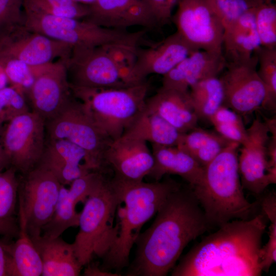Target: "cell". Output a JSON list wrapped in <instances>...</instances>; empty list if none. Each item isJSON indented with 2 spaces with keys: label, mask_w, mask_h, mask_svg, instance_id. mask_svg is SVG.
Masks as SVG:
<instances>
[{
  "label": "cell",
  "mask_w": 276,
  "mask_h": 276,
  "mask_svg": "<svg viewBox=\"0 0 276 276\" xmlns=\"http://www.w3.org/2000/svg\"><path fill=\"white\" fill-rule=\"evenodd\" d=\"M246 130L247 138L238 156L239 173L242 187L260 194L270 184L267 175L269 129L266 121L257 118Z\"/></svg>",
  "instance_id": "16"
},
{
  "label": "cell",
  "mask_w": 276,
  "mask_h": 276,
  "mask_svg": "<svg viewBox=\"0 0 276 276\" xmlns=\"http://www.w3.org/2000/svg\"><path fill=\"white\" fill-rule=\"evenodd\" d=\"M150 86L145 80L123 87L71 88L97 125L113 141L121 137L144 110Z\"/></svg>",
  "instance_id": "6"
},
{
  "label": "cell",
  "mask_w": 276,
  "mask_h": 276,
  "mask_svg": "<svg viewBox=\"0 0 276 276\" xmlns=\"http://www.w3.org/2000/svg\"><path fill=\"white\" fill-rule=\"evenodd\" d=\"M230 141L218 133L196 127L182 133L176 147L204 167L212 160Z\"/></svg>",
  "instance_id": "28"
},
{
  "label": "cell",
  "mask_w": 276,
  "mask_h": 276,
  "mask_svg": "<svg viewBox=\"0 0 276 276\" xmlns=\"http://www.w3.org/2000/svg\"><path fill=\"white\" fill-rule=\"evenodd\" d=\"M172 21L196 49L222 53L224 28L206 0H180Z\"/></svg>",
  "instance_id": "12"
},
{
  "label": "cell",
  "mask_w": 276,
  "mask_h": 276,
  "mask_svg": "<svg viewBox=\"0 0 276 276\" xmlns=\"http://www.w3.org/2000/svg\"><path fill=\"white\" fill-rule=\"evenodd\" d=\"M76 205L67 188L61 185L54 213L43 227L41 236L53 239L60 237L70 227L78 226L80 213L76 211Z\"/></svg>",
  "instance_id": "31"
},
{
  "label": "cell",
  "mask_w": 276,
  "mask_h": 276,
  "mask_svg": "<svg viewBox=\"0 0 276 276\" xmlns=\"http://www.w3.org/2000/svg\"><path fill=\"white\" fill-rule=\"evenodd\" d=\"M240 144L231 142L203 167L202 178L191 187L210 225L248 219L254 204L245 198L238 169Z\"/></svg>",
  "instance_id": "4"
},
{
  "label": "cell",
  "mask_w": 276,
  "mask_h": 276,
  "mask_svg": "<svg viewBox=\"0 0 276 276\" xmlns=\"http://www.w3.org/2000/svg\"><path fill=\"white\" fill-rule=\"evenodd\" d=\"M25 0H0V39L24 25Z\"/></svg>",
  "instance_id": "39"
},
{
  "label": "cell",
  "mask_w": 276,
  "mask_h": 276,
  "mask_svg": "<svg viewBox=\"0 0 276 276\" xmlns=\"http://www.w3.org/2000/svg\"><path fill=\"white\" fill-rule=\"evenodd\" d=\"M45 130L47 139L66 140L83 149L85 165L90 171L106 173L104 156L113 140L74 96L57 114L45 121Z\"/></svg>",
  "instance_id": "9"
},
{
  "label": "cell",
  "mask_w": 276,
  "mask_h": 276,
  "mask_svg": "<svg viewBox=\"0 0 276 276\" xmlns=\"http://www.w3.org/2000/svg\"><path fill=\"white\" fill-rule=\"evenodd\" d=\"M267 242L259 251L260 262L263 271H268L276 261V222H271Z\"/></svg>",
  "instance_id": "42"
},
{
  "label": "cell",
  "mask_w": 276,
  "mask_h": 276,
  "mask_svg": "<svg viewBox=\"0 0 276 276\" xmlns=\"http://www.w3.org/2000/svg\"><path fill=\"white\" fill-rule=\"evenodd\" d=\"M89 8V14L83 19L105 28L158 27L146 0H96Z\"/></svg>",
  "instance_id": "19"
},
{
  "label": "cell",
  "mask_w": 276,
  "mask_h": 276,
  "mask_svg": "<svg viewBox=\"0 0 276 276\" xmlns=\"http://www.w3.org/2000/svg\"><path fill=\"white\" fill-rule=\"evenodd\" d=\"M257 6L248 10L224 29L222 50H224L223 55L226 63L246 62L257 57L261 47L255 23Z\"/></svg>",
  "instance_id": "23"
},
{
  "label": "cell",
  "mask_w": 276,
  "mask_h": 276,
  "mask_svg": "<svg viewBox=\"0 0 276 276\" xmlns=\"http://www.w3.org/2000/svg\"><path fill=\"white\" fill-rule=\"evenodd\" d=\"M10 166L8 159L0 143V172L4 170Z\"/></svg>",
  "instance_id": "46"
},
{
  "label": "cell",
  "mask_w": 276,
  "mask_h": 276,
  "mask_svg": "<svg viewBox=\"0 0 276 276\" xmlns=\"http://www.w3.org/2000/svg\"><path fill=\"white\" fill-rule=\"evenodd\" d=\"M121 202L111 178L104 174L79 215V229L73 245L82 266L91 262L95 256L102 258L108 251L115 238L113 220Z\"/></svg>",
  "instance_id": "7"
},
{
  "label": "cell",
  "mask_w": 276,
  "mask_h": 276,
  "mask_svg": "<svg viewBox=\"0 0 276 276\" xmlns=\"http://www.w3.org/2000/svg\"><path fill=\"white\" fill-rule=\"evenodd\" d=\"M16 170L10 166L0 172V235L18 236L19 225L16 218L19 179Z\"/></svg>",
  "instance_id": "29"
},
{
  "label": "cell",
  "mask_w": 276,
  "mask_h": 276,
  "mask_svg": "<svg viewBox=\"0 0 276 276\" xmlns=\"http://www.w3.org/2000/svg\"><path fill=\"white\" fill-rule=\"evenodd\" d=\"M72 50L68 44L33 31L24 24L0 39V55L20 60L32 67L55 59L67 60Z\"/></svg>",
  "instance_id": "15"
},
{
  "label": "cell",
  "mask_w": 276,
  "mask_h": 276,
  "mask_svg": "<svg viewBox=\"0 0 276 276\" xmlns=\"http://www.w3.org/2000/svg\"><path fill=\"white\" fill-rule=\"evenodd\" d=\"M138 43L119 42L73 48L66 63L70 85L101 88L135 84L131 72Z\"/></svg>",
  "instance_id": "5"
},
{
  "label": "cell",
  "mask_w": 276,
  "mask_h": 276,
  "mask_svg": "<svg viewBox=\"0 0 276 276\" xmlns=\"http://www.w3.org/2000/svg\"><path fill=\"white\" fill-rule=\"evenodd\" d=\"M273 1V0H272Z\"/></svg>",
  "instance_id": "49"
},
{
  "label": "cell",
  "mask_w": 276,
  "mask_h": 276,
  "mask_svg": "<svg viewBox=\"0 0 276 276\" xmlns=\"http://www.w3.org/2000/svg\"><path fill=\"white\" fill-rule=\"evenodd\" d=\"M42 262V276H78L82 266L73 243L60 237L50 239L42 236L32 240Z\"/></svg>",
  "instance_id": "25"
},
{
  "label": "cell",
  "mask_w": 276,
  "mask_h": 276,
  "mask_svg": "<svg viewBox=\"0 0 276 276\" xmlns=\"http://www.w3.org/2000/svg\"><path fill=\"white\" fill-rule=\"evenodd\" d=\"M0 65L10 86L25 96L34 80L31 66L20 60L2 55H0Z\"/></svg>",
  "instance_id": "37"
},
{
  "label": "cell",
  "mask_w": 276,
  "mask_h": 276,
  "mask_svg": "<svg viewBox=\"0 0 276 276\" xmlns=\"http://www.w3.org/2000/svg\"><path fill=\"white\" fill-rule=\"evenodd\" d=\"M258 56L250 61L226 63L219 78L223 92V105L241 116L249 115L262 107L266 97L265 86L259 76Z\"/></svg>",
  "instance_id": "14"
},
{
  "label": "cell",
  "mask_w": 276,
  "mask_h": 276,
  "mask_svg": "<svg viewBox=\"0 0 276 276\" xmlns=\"http://www.w3.org/2000/svg\"><path fill=\"white\" fill-rule=\"evenodd\" d=\"M8 83V81L6 74L2 67L0 65V89L6 87Z\"/></svg>",
  "instance_id": "47"
},
{
  "label": "cell",
  "mask_w": 276,
  "mask_h": 276,
  "mask_svg": "<svg viewBox=\"0 0 276 276\" xmlns=\"http://www.w3.org/2000/svg\"><path fill=\"white\" fill-rule=\"evenodd\" d=\"M84 269V275L89 276H117L120 275L117 273H112L103 270L97 263H92L91 262L87 264Z\"/></svg>",
  "instance_id": "45"
},
{
  "label": "cell",
  "mask_w": 276,
  "mask_h": 276,
  "mask_svg": "<svg viewBox=\"0 0 276 276\" xmlns=\"http://www.w3.org/2000/svg\"><path fill=\"white\" fill-rule=\"evenodd\" d=\"M182 133L155 113L145 108L123 135L166 146H176Z\"/></svg>",
  "instance_id": "27"
},
{
  "label": "cell",
  "mask_w": 276,
  "mask_h": 276,
  "mask_svg": "<svg viewBox=\"0 0 276 276\" xmlns=\"http://www.w3.org/2000/svg\"><path fill=\"white\" fill-rule=\"evenodd\" d=\"M180 0H146L159 27L172 21L173 12Z\"/></svg>",
  "instance_id": "41"
},
{
  "label": "cell",
  "mask_w": 276,
  "mask_h": 276,
  "mask_svg": "<svg viewBox=\"0 0 276 276\" xmlns=\"http://www.w3.org/2000/svg\"><path fill=\"white\" fill-rule=\"evenodd\" d=\"M217 133L225 139L242 145L247 140V130L241 116L222 105L210 118Z\"/></svg>",
  "instance_id": "33"
},
{
  "label": "cell",
  "mask_w": 276,
  "mask_h": 276,
  "mask_svg": "<svg viewBox=\"0 0 276 276\" xmlns=\"http://www.w3.org/2000/svg\"><path fill=\"white\" fill-rule=\"evenodd\" d=\"M68 60V59H67ZM65 59L32 67L34 82L25 95L32 111L47 121L57 114L74 97Z\"/></svg>",
  "instance_id": "13"
},
{
  "label": "cell",
  "mask_w": 276,
  "mask_h": 276,
  "mask_svg": "<svg viewBox=\"0 0 276 276\" xmlns=\"http://www.w3.org/2000/svg\"><path fill=\"white\" fill-rule=\"evenodd\" d=\"M104 174L99 171H91L75 179L69 185L68 193L77 204L80 202H85Z\"/></svg>",
  "instance_id": "40"
},
{
  "label": "cell",
  "mask_w": 276,
  "mask_h": 276,
  "mask_svg": "<svg viewBox=\"0 0 276 276\" xmlns=\"http://www.w3.org/2000/svg\"><path fill=\"white\" fill-rule=\"evenodd\" d=\"M154 158L153 167L148 175L159 181L166 174L181 177L193 187L201 180L203 167L192 156L176 146L151 144Z\"/></svg>",
  "instance_id": "24"
},
{
  "label": "cell",
  "mask_w": 276,
  "mask_h": 276,
  "mask_svg": "<svg viewBox=\"0 0 276 276\" xmlns=\"http://www.w3.org/2000/svg\"><path fill=\"white\" fill-rule=\"evenodd\" d=\"M83 149L63 139H47L44 151L38 164L50 171L64 186L89 172Z\"/></svg>",
  "instance_id": "21"
},
{
  "label": "cell",
  "mask_w": 276,
  "mask_h": 276,
  "mask_svg": "<svg viewBox=\"0 0 276 276\" xmlns=\"http://www.w3.org/2000/svg\"><path fill=\"white\" fill-rule=\"evenodd\" d=\"M210 226L192 190L180 186L168 196L151 225L140 234L126 275H166L186 246Z\"/></svg>",
  "instance_id": "1"
},
{
  "label": "cell",
  "mask_w": 276,
  "mask_h": 276,
  "mask_svg": "<svg viewBox=\"0 0 276 276\" xmlns=\"http://www.w3.org/2000/svg\"><path fill=\"white\" fill-rule=\"evenodd\" d=\"M0 135L1 144L10 166L25 174L38 164L44 151L45 121L29 110L7 123Z\"/></svg>",
  "instance_id": "11"
},
{
  "label": "cell",
  "mask_w": 276,
  "mask_h": 276,
  "mask_svg": "<svg viewBox=\"0 0 276 276\" xmlns=\"http://www.w3.org/2000/svg\"><path fill=\"white\" fill-rule=\"evenodd\" d=\"M255 23L261 47L276 48V6L264 0L256 8Z\"/></svg>",
  "instance_id": "34"
},
{
  "label": "cell",
  "mask_w": 276,
  "mask_h": 276,
  "mask_svg": "<svg viewBox=\"0 0 276 276\" xmlns=\"http://www.w3.org/2000/svg\"><path fill=\"white\" fill-rule=\"evenodd\" d=\"M75 2L82 5L89 6L93 5L96 0H73Z\"/></svg>",
  "instance_id": "48"
},
{
  "label": "cell",
  "mask_w": 276,
  "mask_h": 276,
  "mask_svg": "<svg viewBox=\"0 0 276 276\" xmlns=\"http://www.w3.org/2000/svg\"><path fill=\"white\" fill-rule=\"evenodd\" d=\"M145 108L159 115L181 133L188 132L197 127L196 115L187 92L160 87L146 100Z\"/></svg>",
  "instance_id": "22"
},
{
  "label": "cell",
  "mask_w": 276,
  "mask_h": 276,
  "mask_svg": "<svg viewBox=\"0 0 276 276\" xmlns=\"http://www.w3.org/2000/svg\"><path fill=\"white\" fill-rule=\"evenodd\" d=\"M264 0H206L224 29Z\"/></svg>",
  "instance_id": "36"
},
{
  "label": "cell",
  "mask_w": 276,
  "mask_h": 276,
  "mask_svg": "<svg viewBox=\"0 0 276 276\" xmlns=\"http://www.w3.org/2000/svg\"><path fill=\"white\" fill-rule=\"evenodd\" d=\"M189 95L198 119L209 121L223 105V87L217 77L208 78L194 84L190 88Z\"/></svg>",
  "instance_id": "30"
},
{
  "label": "cell",
  "mask_w": 276,
  "mask_h": 276,
  "mask_svg": "<svg viewBox=\"0 0 276 276\" xmlns=\"http://www.w3.org/2000/svg\"><path fill=\"white\" fill-rule=\"evenodd\" d=\"M24 25L29 29L74 47L140 41L144 31L129 32L105 28L85 19L54 16L24 5Z\"/></svg>",
  "instance_id": "8"
},
{
  "label": "cell",
  "mask_w": 276,
  "mask_h": 276,
  "mask_svg": "<svg viewBox=\"0 0 276 276\" xmlns=\"http://www.w3.org/2000/svg\"><path fill=\"white\" fill-rule=\"evenodd\" d=\"M24 5L46 14L83 19L89 14V6L73 0H25Z\"/></svg>",
  "instance_id": "35"
},
{
  "label": "cell",
  "mask_w": 276,
  "mask_h": 276,
  "mask_svg": "<svg viewBox=\"0 0 276 276\" xmlns=\"http://www.w3.org/2000/svg\"><path fill=\"white\" fill-rule=\"evenodd\" d=\"M261 206L264 213L270 222H276L275 195L271 194L264 197Z\"/></svg>",
  "instance_id": "43"
},
{
  "label": "cell",
  "mask_w": 276,
  "mask_h": 276,
  "mask_svg": "<svg viewBox=\"0 0 276 276\" xmlns=\"http://www.w3.org/2000/svg\"><path fill=\"white\" fill-rule=\"evenodd\" d=\"M121 203L116 214L115 238L102 258L101 268L120 270L129 266L131 250L144 224L156 214L168 196L180 186L171 178L146 182H125L111 178Z\"/></svg>",
  "instance_id": "3"
},
{
  "label": "cell",
  "mask_w": 276,
  "mask_h": 276,
  "mask_svg": "<svg viewBox=\"0 0 276 276\" xmlns=\"http://www.w3.org/2000/svg\"><path fill=\"white\" fill-rule=\"evenodd\" d=\"M197 50L176 31L148 48L138 47L131 72L133 81L140 83L151 74L164 76Z\"/></svg>",
  "instance_id": "18"
},
{
  "label": "cell",
  "mask_w": 276,
  "mask_h": 276,
  "mask_svg": "<svg viewBox=\"0 0 276 276\" xmlns=\"http://www.w3.org/2000/svg\"><path fill=\"white\" fill-rule=\"evenodd\" d=\"M194 246L171 272L172 276H259V251L266 227L264 216L235 219Z\"/></svg>",
  "instance_id": "2"
},
{
  "label": "cell",
  "mask_w": 276,
  "mask_h": 276,
  "mask_svg": "<svg viewBox=\"0 0 276 276\" xmlns=\"http://www.w3.org/2000/svg\"><path fill=\"white\" fill-rule=\"evenodd\" d=\"M19 180L18 216L21 217L32 240L41 236L51 218L59 198L61 184L44 167L37 164Z\"/></svg>",
  "instance_id": "10"
},
{
  "label": "cell",
  "mask_w": 276,
  "mask_h": 276,
  "mask_svg": "<svg viewBox=\"0 0 276 276\" xmlns=\"http://www.w3.org/2000/svg\"><path fill=\"white\" fill-rule=\"evenodd\" d=\"M28 111L29 107L23 94L11 86L0 89V133L5 124Z\"/></svg>",
  "instance_id": "38"
},
{
  "label": "cell",
  "mask_w": 276,
  "mask_h": 276,
  "mask_svg": "<svg viewBox=\"0 0 276 276\" xmlns=\"http://www.w3.org/2000/svg\"><path fill=\"white\" fill-rule=\"evenodd\" d=\"M226 65L222 53L197 50L163 76L162 86L187 92L199 81L217 77Z\"/></svg>",
  "instance_id": "20"
},
{
  "label": "cell",
  "mask_w": 276,
  "mask_h": 276,
  "mask_svg": "<svg viewBox=\"0 0 276 276\" xmlns=\"http://www.w3.org/2000/svg\"><path fill=\"white\" fill-rule=\"evenodd\" d=\"M17 240L8 245V276H40L42 273L41 257L28 234L24 220L18 217Z\"/></svg>",
  "instance_id": "26"
},
{
  "label": "cell",
  "mask_w": 276,
  "mask_h": 276,
  "mask_svg": "<svg viewBox=\"0 0 276 276\" xmlns=\"http://www.w3.org/2000/svg\"><path fill=\"white\" fill-rule=\"evenodd\" d=\"M106 168L112 178L125 182H139L148 176L154 166V158L147 142L122 135L112 141L104 156Z\"/></svg>",
  "instance_id": "17"
},
{
  "label": "cell",
  "mask_w": 276,
  "mask_h": 276,
  "mask_svg": "<svg viewBox=\"0 0 276 276\" xmlns=\"http://www.w3.org/2000/svg\"><path fill=\"white\" fill-rule=\"evenodd\" d=\"M9 243L0 240V276H8Z\"/></svg>",
  "instance_id": "44"
},
{
  "label": "cell",
  "mask_w": 276,
  "mask_h": 276,
  "mask_svg": "<svg viewBox=\"0 0 276 276\" xmlns=\"http://www.w3.org/2000/svg\"><path fill=\"white\" fill-rule=\"evenodd\" d=\"M257 55V72L266 89V97L262 107L273 111L276 109V48L261 47Z\"/></svg>",
  "instance_id": "32"
}]
</instances>
